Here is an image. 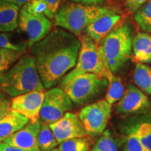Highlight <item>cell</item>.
<instances>
[{"instance_id": "4316f807", "label": "cell", "mask_w": 151, "mask_h": 151, "mask_svg": "<svg viewBox=\"0 0 151 151\" xmlns=\"http://www.w3.org/2000/svg\"><path fill=\"white\" fill-rule=\"evenodd\" d=\"M122 147V151H143L140 141L132 127L128 129Z\"/></svg>"}, {"instance_id": "52a82bcc", "label": "cell", "mask_w": 151, "mask_h": 151, "mask_svg": "<svg viewBox=\"0 0 151 151\" xmlns=\"http://www.w3.org/2000/svg\"><path fill=\"white\" fill-rule=\"evenodd\" d=\"M86 136L90 139L99 137L106 128L111 117V105L104 99L90 104L78 113Z\"/></svg>"}, {"instance_id": "9c48e42d", "label": "cell", "mask_w": 151, "mask_h": 151, "mask_svg": "<svg viewBox=\"0 0 151 151\" xmlns=\"http://www.w3.org/2000/svg\"><path fill=\"white\" fill-rule=\"evenodd\" d=\"M73 109V103L65 90L60 87H52L45 92L40 120L42 123H53Z\"/></svg>"}, {"instance_id": "836d02e7", "label": "cell", "mask_w": 151, "mask_h": 151, "mask_svg": "<svg viewBox=\"0 0 151 151\" xmlns=\"http://www.w3.org/2000/svg\"><path fill=\"white\" fill-rule=\"evenodd\" d=\"M30 0H14V4H16L17 6H18L19 7L20 6H22L27 4V2H29Z\"/></svg>"}, {"instance_id": "9a60e30c", "label": "cell", "mask_w": 151, "mask_h": 151, "mask_svg": "<svg viewBox=\"0 0 151 151\" xmlns=\"http://www.w3.org/2000/svg\"><path fill=\"white\" fill-rule=\"evenodd\" d=\"M132 59L136 63H151V35L139 32L133 38Z\"/></svg>"}, {"instance_id": "83f0119b", "label": "cell", "mask_w": 151, "mask_h": 151, "mask_svg": "<svg viewBox=\"0 0 151 151\" xmlns=\"http://www.w3.org/2000/svg\"><path fill=\"white\" fill-rule=\"evenodd\" d=\"M29 12L34 14H44L49 18V13L48 8L42 1L39 0H30L26 4Z\"/></svg>"}, {"instance_id": "4dcf8cb0", "label": "cell", "mask_w": 151, "mask_h": 151, "mask_svg": "<svg viewBox=\"0 0 151 151\" xmlns=\"http://www.w3.org/2000/svg\"><path fill=\"white\" fill-rule=\"evenodd\" d=\"M149 0H125L124 1V6L126 10L131 14H134L141 6Z\"/></svg>"}, {"instance_id": "7402d4cb", "label": "cell", "mask_w": 151, "mask_h": 151, "mask_svg": "<svg viewBox=\"0 0 151 151\" xmlns=\"http://www.w3.org/2000/svg\"><path fill=\"white\" fill-rule=\"evenodd\" d=\"M134 20L142 31L151 35V0L136 11L134 14Z\"/></svg>"}, {"instance_id": "603a6c76", "label": "cell", "mask_w": 151, "mask_h": 151, "mask_svg": "<svg viewBox=\"0 0 151 151\" xmlns=\"http://www.w3.org/2000/svg\"><path fill=\"white\" fill-rule=\"evenodd\" d=\"M24 52L7 48H0V76L6 72Z\"/></svg>"}, {"instance_id": "ffe728a7", "label": "cell", "mask_w": 151, "mask_h": 151, "mask_svg": "<svg viewBox=\"0 0 151 151\" xmlns=\"http://www.w3.org/2000/svg\"><path fill=\"white\" fill-rule=\"evenodd\" d=\"M108 80V87H107L106 94L105 96V99L111 105L121 99L124 92V87L122 81L120 77L117 76L114 73L111 72L106 76Z\"/></svg>"}, {"instance_id": "d6a6232c", "label": "cell", "mask_w": 151, "mask_h": 151, "mask_svg": "<svg viewBox=\"0 0 151 151\" xmlns=\"http://www.w3.org/2000/svg\"><path fill=\"white\" fill-rule=\"evenodd\" d=\"M69 1L88 5H99L103 4L104 1H106V0H69Z\"/></svg>"}, {"instance_id": "ac0fdd59", "label": "cell", "mask_w": 151, "mask_h": 151, "mask_svg": "<svg viewBox=\"0 0 151 151\" xmlns=\"http://www.w3.org/2000/svg\"><path fill=\"white\" fill-rule=\"evenodd\" d=\"M133 80L137 88L147 95H151V67L146 64L137 63L133 72Z\"/></svg>"}, {"instance_id": "4fadbf2b", "label": "cell", "mask_w": 151, "mask_h": 151, "mask_svg": "<svg viewBox=\"0 0 151 151\" xmlns=\"http://www.w3.org/2000/svg\"><path fill=\"white\" fill-rule=\"evenodd\" d=\"M41 125L40 119L35 122L29 121L23 127L6 139L4 142L25 150L40 151L38 146L37 139Z\"/></svg>"}, {"instance_id": "cb8c5ba5", "label": "cell", "mask_w": 151, "mask_h": 151, "mask_svg": "<svg viewBox=\"0 0 151 151\" xmlns=\"http://www.w3.org/2000/svg\"><path fill=\"white\" fill-rule=\"evenodd\" d=\"M90 151H118L117 143L109 130H104Z\"/></svg>"}, {"instance_id": "3957f363", "label": "cell", "mask_w": 151, "mask_h": 151, "mask_svg": "<svg viewBox=\"0 0 151 151\" xmlns=\"http://www.w3.org/2000/svg\"><path fill=\"white\" fill-rule=\"evenodd\" d=\"M133 38L131 24L120 22L99 44L104 61L112 73L121 70L132 58Z\"/></svg>"}, {"instance_id": "277c9868", "label": "cell", "mask_w": 151, "mask_h": 151, "mask_svg": "<svg viewBox=\"0 0 151 151\" xmlns=\"http://www.w3.org/2000/svg\"><path fill=\"white\" fill-rule=\"evenodd\" d=\"M119 11L114 7L67 1L60 5L55 15V26L67 30L78 37L87 26L98 17Z\"/></svg>"}, {"instance_id": "d4e9b609", "label": "cell", "mask_w": 151, "mask_h": 151, "mask_svg": "<svg viewBox=\"0 0 151 151\" xmlns=\"http://www.w3.org/2000/svg\"><path fill=\"white\" fill-rule=\"evenodd\" d=\"M60 151H89L90 142L88 138H74L59 143Z\"/></svg>"}, {"instance_id": "ba28073f", "label": "cell", "mask_w": 151, "mask_h": 151, "mask_svg": "<svg viewBox=\"0 0 151 151\" xmlns=\"http://www.w3.org/2000/svg\"><path fill=\"white\" fill-rule=\"evenodd\" d=\"M18 27L27 37V45L32 47L44 39L52 30V23L44 14L29 12L26 4L19 11Z\"/></svg>"}, {"instance_id": "7c38bea8", "label": "cell", "mask_w": 151, "mask_h": 151, "mask_svg": "<svg viewBox=\"0 0 151 151\" xmlns=\"http://www.w3.org/2000/svg\"><path fill=\"white\" fill-rule=\"evenodd\" d=\"M58 143L74 138L86 137L84 127L78 115L66 113L56 122L49 124Z\"/></svg>"}, {"instance_id": "2e32d148", "label": "cell", "mask_w": 151, "mask_h": 151, "mask_svg": "<svg viewBox=\"0 0 151 151\" xmlns=\"http://www.w3.org/2000/svg\"><path fill=\"white\" fill-rule=\"evenodd\" d=\"M29 122L27 118L11 109L0 119V143L4 142Z\"/></svg>"}, {"instance_id": "484cf974", "label": "cell", "mask_w": 151, "mask_h": 151, "mask_svg": "<svg viewBox=\"0 0 151 151\" xmlns=\"http://www.w3.org/2000/svg\"><path fill=\"white\" fill-rule=\"evenodd\" d=\"M27 46V42L16 41L14 38L11 37V35L0 32V48L11 49L16 51L24 52Z\"/></svg>"}, {"instance_id": "7a4b0ae2", "label": "cell", "mask_w": 151, "mask_h": 151, "mask_svg": "<svg viewBox=\"0 0 151 151\" xmlns=\"http://www.w3.org/2000/svg\"><path fill=\"white\" fill-rule=\"evenodd\" d=\"M35 58L25 53L0 76V90L13 98L32 91H45Z\"/></svg>"}, {"instance_id": "d590c367", "label": "cell", "mask_w": 151, "mask_h": 151, "mask_svg": "<svg viewBox=\"0 0 151 151\" xmlns=\"http://www.w3.org/2000/svg\"><path fill=\"white\" fill-rule=\"evenodd\" d=\"M49 151H60L59 149H58V148H54L53 149H52V150H49Z\"/></svg>"}, {"instance_id": "f546056e", "label": "cell", "mask_w": 151, "mask_h": 151, "mask_svg": "<svg viewBox=\"0 0 151 151\" xmlns=\"http://www.w3.org/2000/svg\"><path fill=\"white\" fill-rule=\"evenodd\" d=\"M44 3L48 8L49 13V18L54 19L55 15L58 12L60 6L61 0H39Z\"/></svg>"}, {"instance_id": "6da1fadb", "label": "cell", "mask_w": 151, "mask_h": 151, "mask_svg": "<svg viewBox=\"0 0 151 151\" xmlns=\"http://www.w3.org/2000/svg\"><path fill=\"white\" fill-rule=\"evenodd\" d=\"M31 48L43 86L50 89L76 65L81 41L70 32L56 27Z\"/></svg>"}, {"instance_id": "8992f818", "label": "cell", "mask_w": 151, "mask_h": 151, "mask_svg": "<svg viewBox=\"0 0 151 151\" xmlns=\"http://www.w3.org/2000/svg\"><path fill=\"white\" fill-rule=\"evenodd\" d=\"M108 83L105 77L88 73L78 76L60 88L65 90L74 104L83 106L102 93L108 87Z\"/></svg>"}, {"instance_id": "44dd1931", "label": "cell", "mask_w": 151, "mask_h": 151, "mask_svg": "<svg viewBox=\"0 0 151 151\" xmlns=\"http://www.w3.org/2000/svg\"><path fill=\"white\" fill-rule=\"evenodd\" d=\"M37 143L40 151H49L59 144L49 124L41 122Z\"/></svg>"}, {"instance_id": "30bf717a", "label": "cell", "mask_w": 151, "mask_h": 151, "mask_svg": "<svg viewBox=\"0 0 151 151\" xmlns=\"http://www.w3.org/2000/svg\"><path fill=\"white\" fill-rule=\"evenodd\" d=\"M150 108L151 102L147 94L131 83L127 85L123 96L115 106L116 112L121 115L146 113Z\"/></svg>"}, {"instance_id": "f1b7e54d", "label": "cell", "mask_w": 151, "mask_h": 151, "mask_svg": "<svg viewBox=\"0 0 151 151\" xmlns=\"http://www.w3.org/2000/svg\"><path fill=\"white\" fill-rule=\"evenodd\" d=\"M11 103L10 97L0 90V119L11 110Z\"/></svg>"}, {"instance_id": "8fae6325", "label": "cell", "mask_w": 151, "mask_h": 151, "mask_svg": "<svg viewBox=\"0 0 151 151\" xmlns=\"http://www.w3.org/2000/svg\"><path fill=\"white\" fill-rule=\"evenodd\" d=\"M45 98L43 91H32L11 99V109L20 113L31 122L40 119V112Z\"/></svg>"}, {"instance_id": "e575fe53", "label": "cell", "mask_w": 151, "mask_h": 151, "mask_svg": "<svg viewBox=\"0 0 151 151\" xmlns=\"http://www.w3.org/2000/svg\"><path fill=\"white\" fill-rule=\"evenodd\" d=\"M4 1H7V2H11V3H13L14 2V0H2Z\"/></svg>"}, {"instance_id": "d6986e66", "label": "cell", "mask_w": 151, "mask_h": 151, "mask_svg": "<svg viewBox=\"0 0 151 151\" xmlns=\"http://www.w3.org/2000/svg\"><path fill=\"white\" fill-rule=\"evenodd\" d=\"M132 126L143 151H151V116H144Z\"/></svg>"}, {"instance_id": "8d00e7d4", "label": "cell", "mask_w": 151, "mask_h": 151, "mask_svg": "<svg viewBox=\"0 0 151 151\" xmlns=\"http://www.w3.org/2000/svg\"><path fill=\"white\" fill-rule=\"evenodd\" d=\"M110 1H118V0H110Z\"/></svg>"}, {"instance_id": "5b68a950", "label": "cell", "mask_w": 151, "mask_h": 151, "mask_svg": "<svg viewBox=\"0 0 151 151\" xmlns=\"http://www.w3.org/2000/svg\"><path fill=\"white\" fill-rule=\"evenodd\" d=\"M79 39L81 41V48L76 65L61 79L60 87L84 73H95L106 78L109 73L111 72L104 61L99 44L86 34L81 35Z\"/></svg>"}, {"instance_id": "e0dca14e", "label": "cell", "mask_w": 151, "mask_h": 151, "mask_svg": "<svg viewBox=\"0 0 151 151\" xmlns=\"http://www.w3.org/2000/svg\"><path fill=\"white\" fill-rule=\"evenodd\" d=\"M19 6L0 0V32H11L18 27Z\"/></svg>"}, {"instance_id": "5bb4252c", "label": "cell", "mask_w": 151, "mask_h": 151, "mask_svg": "<svg viewBox=\"0 0 151 151\" xmlns=\"http://www.w3.org/2000/svg\"><path fill=\"white\" fill-rule=\"evenodd\" d=\"M122 18L120 11L104 14L90 22L84 29V32L94 42L99 44L111 30L121 22Z\"/></svg>"}, {"instance_id": "1f68e13d", "label": "cell", "mask_w": 151, "mask_h": 151, "mask_svg": "<svg viewBox=\"0 0 151 151\" xmlns=\"http://www.w3.org/2000/svg\"><path fill=\"white\" fill-rule=\"evenodd\" d=\"M0 151H37L36 150H25L19 147L12 146L6 142L0 143Z\"/></svg>"}]
</instances>
